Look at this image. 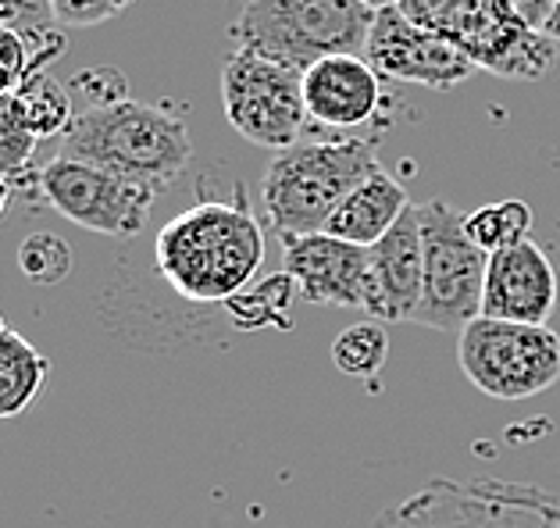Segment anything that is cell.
<instances>
[{"mask_svg": "<svg viewBox=\"0 0 560 528\" xmlns=\"http://www.w3.org/2000/svg\"><path fill=\"white\" fill-rule=\"evenodd\" d=\"M0 22L22 25V30H58L50 0H0Z\"/></svg>", "mask_w": 560, "mask_h": 528, "instance_id": "26", "label": "cell"}, {"mask_svg": "<svg viewBox=\"0 0 560 528\" xmlns=\"http://www.w3.org/2000/svg\"><path fill=\"white\" fill-rule=\"evenodd\" d=\"M8 204H11V183L0 179V214L8 211Z\"/></svg>", "mask_w": 560, "mask_h": 528, "instance_id": "29", "label": "cell"}, {"mask_svg": "<svg viewBox=\"0 0 560 528\" xmlns=\"http://www.w3.org/2000/svg\"><path fill=\"white\" fill-rule=\"evenodd\" d=\"M282 272L296 282L300 301L322 307L368 310L372 296V261L368 247L314 233L282 243Z\"/></svg>", "mask_w": 560, "mask_h": 528, "instance_id": "12", "label": "cell"}, {"mask_svg": "<svg viewBox=\"0 0 560 528\" xmlns=\"http://www.w3.org/2000/svg\"><path fill=\"white\" fill-rule=\"evenodd\" d=\"M261 265L265 228L240 186L232 200H200L179 211L154 243L158 275L189 304H229L250 290Z\"/></svg>", "mask_w": 560, "mask_h": 528, "instance_id": "1", "label": "cell"}, {"mask_svg": "<svg viewBox=\"0 0 560 528\" xmlns=\"http://www.w3.org/2000/svg\"><path fill=\"white\" fill-rule=\"evenodd\" d=\"M400 11L454 44L475 69L517 83H539L560 50L517 19L511 0H400Z\"/></svg>", "mask_w": 560, "mask_h": 528, "instance_id": "5", "label": "cell"}, {"mask_svg": "<svg viewBox=\"0 0 560 528\" xmlns=\"http://www.w3.org/2000/svg\"><path fill=\"white\" fill-rule=\"evenodd\" d=\"M364 8H372V11H382V8H396L400 0H361Z\"/></svg>", "mask_w": 560, "mask_h": 528, "instance_id": "30", "label": "cell"}, {"mask_svg": "<svg viewBox=\"0 0 560 528\" xmlns=\"http://www.w3.org/2000/svg\"><path fill=\"white\" fill-rule=\"evenodd\" d=\"M457 364L493 400H528L560 383V336L550 325L478 315L457 336Z\"/></svg>", "mask_w": 560, "mask_h": 528, "instance_id": "8", "label": "cell"}, {"mask_svg": "<svg viewBox=\"0 0 560 528\" xmlns=\"http://www.w3.org/2000/svg\"><path fill=\"white\" fill-rule=\"evenodd\" d=\"M511 8L517 11V19H522L528 30L542 33V25L550 22L557 0H511Z\"/></svg>", "mask_w": 560, "mask_h": 528, "instance_id": "27", "label": "cell"}, {"mask_svg": "<svg viewBox=\"0 0 560 528\" xmlns=\"http://www.w3.org/2000/svg\"><path fill=\"white\" fill-rule=\"evenodd\" d=\"M50 357L0 315V422L19 418L44 397Z\"/></svg>", "mask_w": 560, "mask_h": 528, "instance_id": "17", "label": "cell"}, {"mask_svg": "<svg viewBox=\"0 0 560 528\" xmlns=\"http://www.w3.org/2000/svg\"><path fill=\"white\" fill-rule=\"evenodd\" d=\"M407 208H411L407 189L396 183L389 172L378 168L372 179L361 183L343 204H339L325 233L336 239L358 243V247H375V243L404 219Z\"/></svg>", "mask_w": 560, "mask_h": 528, "instance_id": "16", "label": "cell"}, {"mask_svg": "<svg viewBox=\"0 0 560 528\" xmlns=\"http://www.w3.org/2000/svg\"><path fill=\"white\" fill-rule=\"evenodd\" d=\"M464 228H468V236L486 254H500L532 239L536 214H532L525 200H497V204H482L478 211H468Z\"/></svg>", "mask_w": 560, "mask_h": 528, "instance_id": "20", "label": "cell"}, {"mask_svg": "<svg viewBox=\"0 0 560 528\" xmlns=\"http://www.w3.org/2000/svg\"><path fill=\"white\" fill-rule=\"evenodd\" d=\"M542 36H546V39H553V44L560 47V0H557V8H553L550 22L542 25Z\"/></svg>", "mask_w": 560, "mask_h": 528, "instance_id": "28", "label": "cell"}, {"mask_svg": "<svg viewBox=\"0 0 560 528\" xmlns=\"http://www.w3.org/2000/svg\"><path fill=\"white\" fill-rule=\"evenodd\" d=\"M36 193L65 222L112 239L140 236L161 197L158 189L75 157H50L39 168Z\"/></svg>", "mask_w": 560, "mask_h": 528, "instance_id": "9", "label": "cell"}, {"mask_svg": "<svg viewBox=\"0 0 560 528\" xmlns=\"http://www.w3.org/2000/svg\"><path fill=\"white\" fill-rule=\"evenodd\" d=\"M372 22L375 11L361 0H247L229 36L236 50H254L307 75L318 61L343 54L364 58Z\"/></svg>", "mask_w": 560, "mask_h": 528, "instance_id": "4", "label": "cell"}, {"mask_svg": "<svg viewBox=\"0 0 560 528\" xmlns=\"http://www.w3.org/2000/svg\"><path fill=\"white\" fill-rule=\"evenodd\" d=\"M378 168L375 146L364 140L296 143L276 154L261 183L268 228L282 243L325 233L339 204Z\"/></svg>", "mask_w": 560, "mask_h": 528, "instance_id": "3", "label": "cell"}, {"mask_svg": "<svg viewBox=\"0 0 560 528\" xmlns=\"http://www.w3.org/2000/svg\"><path fill=\"white\" fill-rule=\"evenodd\" d=\"M8 93H15V83H11L4 72H0V97H8Z\"/></svg>", "mask_w": 560, "mask_h": 528, "instance_id": "31", "label": "cell"}, {"mask_svg": "<svg viewBox=\"0 0 560 528\" xmlns=\"http://www.w3.org/2000/svg\"><path fill=\"white\" fill-rule=\"evenodd\" d=\"M372 528H560V500L532 482L432 479Z\"/></svg>", "mask_w": 560, "mask_h": 528, "instance_id": "6", "label": "cell"}, {"mask_svg": "<svg viewBox=\"0 0 560 528\" xmlns=\"http://www.w3.org/2000/svg\"><path fill=\"white\" fill-rule=\"evenodd\" d=\"M19 272L33 286H58L72 275V247L54 233H33L19 243Z\"/></svg>", "mask_w": 560, "mask_h": 528, "instance_id": "23", "label": "cell"}, {"mask_svg": "<svg viewBox=\"0 0 560 528\" xmlns=\"http://www.w3.org/2000/svg\"><path fill=\"white\" fill-rule=\"evenodd\" d=\"M425 275H421V304L415 325L435 332H464V325L482 315V293L489 254L464 228L468 214L446 200H425L418 208Z\"/></svg>", "mask_w": 560, "mask_h": 528, "instance_id": "7", "label": "cell"}, {"mask_svg": "<svg viewBox=\"0 0 560 528\" xmlns=\"http://www.w3.org/2000/svg\"><path fill=\"white\" fill-rule=\"evenodd\" d=\"M389 361V336L386 325L375 318H364L358 325H347L332 340V364L350 378H375Z\"/></svg>", "mask_w": 560, "mask_h": 528, "instance_id": "22", "label": "cell"}, {"mask_svg": "<svg viewBox=\"0 0 560 528\" xmlns=\"http://www.w3.org/2000/svg\"><path fill=\"white\" fill-rule=\"evenodd\" d=\"M368 261H372V296L364 315L382 325L411 321L421 304V275H425L421 219L415 204L375 247H368Z\"/></svg>", "mask_w": 560, "mask_h": 528, "instance_id": "14", "label": "cell"}, {"mask_svg": "<svg viewBox=\"0 0 560 528\" xmlns=\"http://www.w3.org/2000/svg\"><path fill=\"white\" fill-rule=\"evenodd\" d=\"M136 4V0H50V15L58 30H93L112 22Z\"/></svg>", "mask_w": 560, "mask_h": 528, "instance_id": "24", "label": "cell"}, {"mask_svg": "<svg viewBox=\"0 0 560 528\" xmlns=\"http://www.w3.org/2000/svg\"><path fill=\"white\" fill-rule=\"evenodd\" d=\"M222 107L243 140L282 154L307 126L304 75L254 50H232L222 64Z\"/></svg>", "mask_w": 560, "mask_h": 528, "instance_id": "10", "label": "cell"}, {"mask_svg": "<svg viewBox=\"0 0 560 528\" xmlns=\"http://www.w3.org/2000/svg\"><path fill=\"white\" fill-rule=\"evenodd\" d=\"M36 143L39 137L22 112L19 93L0 97V179L11 183V189L15 186L36 189V179H39V168H33Z\"/></svg>", "mask_w": 560, "mask_h": 528, "instance_id": "19", "label": "cell"}, {"mask_svg": "<svg viewBox=\"0 0 560 528\" xmlns=\"http://www.w3.org/2000/svg\"><path fill=\"white\" fill-rule=\"evenodd\" d=\"M364 61L378 75L429 90H454L475 75V64L454 44H446L443 36L429 33L415 19H407L400 4L375 11Z\"/></svg>", "mask_w": 560, "mask_h": 528, "instance_id": "11", "label": "cell"}, {"mask_svg": "<svg viewBox=\"0 0 560 528\" xmlns=\"http://www.w3.org/2000/svg\"><path fill=\"white\" fill-rule=\"evenodd\" d=\"M560 301L557 268L536 239L489 254L482 315L500 321L546 325Z\"/></svg>", "mask_w": 560, "mask_h": 528, "instance_id": "13", "label": "cell"}, {"mask_svg": "<svg viewBox=\"0 0 560 528\" xmlns=\"http://www.w3.org/2000/svg\"><path fill=\"white\" fill-rule=\"evenodd\" d=\"M15 93H19L22 112H25V118H30V126L39 140H50V137L61 140L65 137V129L72 126V115H75L72 90L61 86L50 72H36V75L25 79Z\"/></svg>", "mask_w": 560, "mask_h": 528, "instance_id": "21", "label": "cell"}, {"mask_svg": "<svg viewBox=\"0 0 560 528\" xmlns=\"http://www.w3.org/2000/svg\"><path fill=\"white\" fill-rule=\"evenodd\" d=\"M300 296L296 282L279 272L268 275L257 286L243 290L240 296H232L225 304L229 321L243 332H257V329H293V301Z\"/></svg>", "mask_w": 560, "mask_h": 528, "instance_id": "18", "label": "cell"}, {"mask_svg": "<svg viewBox=\"0 0 560 528\" xmlns=\"http://www.w3.org/2000/svg\"><path fill=\"white\" fill-rule=\"evenodd\" d=\"M68 90H72L75 107H97V104L126 101L129 97V79L118 69H112V64H104V69H90L83 75H75Z\"/></svg>", "mask_w": 560, "mask_h": 528, "instance_id": "25", "label": "cell"}, {"mask_svg": "<svg viewBox=\"0 0 560 528\" xmlns=\"http://www.w3.org/2000/svg\"><path fill=\"white\" fill-rule=\"evenodd\" d=\"M58 157L90 161L165 193L194 157V140L179 112L126 97L115 104L75 107Z\"/></svg>", "mask_w": 560, "mask_h": 528, "instance_id": "2", "label": "cell"}, {"mask_svg": "<svg viewBox=\"0 0 560 528\" xmlns=\"http://www.w3.org/2000/svg\"><path fill=\"white\" fill-rule=\"evenodd\" d=\"M304 104L307 118L322 129L347 132L368 126L382 104L378 72L364 58H353V54L318 61L304 75Z\"/></svg>", "mask_w": 560, "mask_h": 528, "instance_id": "15", "label": "cell"}]
</instances>
